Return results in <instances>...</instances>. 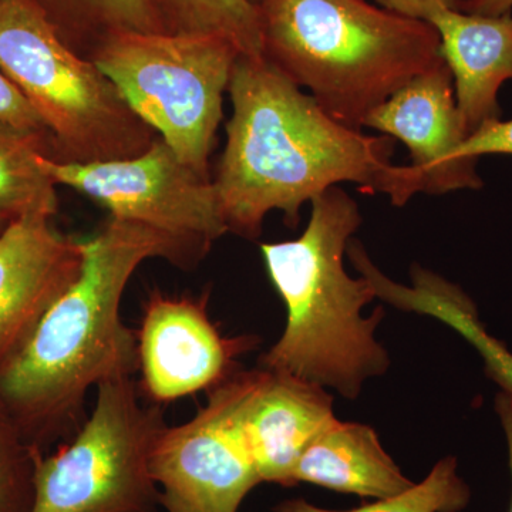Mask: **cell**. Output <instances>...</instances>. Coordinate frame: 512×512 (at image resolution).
<instances>
[{
  "label": "cell",
  "instance_id": "f1b7e54d",
  "mask_svg": "<svg viewBox=\"0 0 512 512\" xmlns=\"http://www.w3.org/2000/svg\"><path fill=\"white\" fill-rule=\"evenodd\" d=\"M252 3H255L256 6L259 5V3L262 2V0H251Z\"/></svg>",
  "mask_w": 512,
  "mask_h": 512
},
{
  "label": "cell",
  "instance_id": "e0dca14e",
  "mask_svg": "<svg viewBox=\"0 0 512 512\" xmlns=\"http://www.w3.org/2000/svg\"><path fill=\"white\" fill-rule=\"evenodd\" d=\"M409 308L440 320L463 336L483 359L488 379L512 399V352L487 332L476 302L460 286L439 274L424 276L410 292Z\"/></svg>",
  "mask_w": 512,
  "mask_h": 512
},
{
  "label": "cell",
  "instance_id": "83f0119b",
  "mask_svg": "<svg viewBox=\"0 0 512 512\" xmlns=\"http://www.w3.org/2000/svg\"><path fill=\"white\" fill-rule=\"evenodd\" d=\"M9 222V218H6L5 215H3L2 212H0V234H2L3 229L8 227Z\"/></svg>",
  "mask_w": 512,
  "mask_h": 512
},
{
  "label": "cell",
  "instance_id": "ac0fdd59",
  "mask_svg": "<svg viewBox=\"0 0 512 512\" xmlns=\"http://www.w3.org/2000/svg\"><path fill=\"white\" fill-rule=\"evenodd\" d=\"M67 45L89 57L109 33L165 32L154 0H36Z\"/></svg>",
  "mask_w": 512,
  "mask_h": 512
},
{
  "label": "cell",
  "instance_id": "5b68a950",
  "mask_svg": "<svg viewBox=\"0 0 512 512\" xmlns=\"http://www.w3.org/2000/svg\"><path fill=\"white\" fill-rule=\"evenodd\" d=\"M0 69L45 123L52 160H126L158 137L109 76L67 45L36 0H0Z\"/></svg>",
  "mask_w": 512,
  "mask_h": 512
},
{
  "label": "cell",
  "instance_id": "d6986e66",
  "mask_svg": "<svg viewBox=\"0 0 512 512\" xmlns=\"http://www.w3.org/2000/svg\"><path fill=\"white\" fill-rule=\"evenodd\" d=\"M165 32L217 35L242 56L262 57L261 19L251 0H154Z\"/></svg>",
  "mask_w": 512,
  "mask_h": 512
},
{
  "label": "cell",
  "instance_id": "d4e9b609",
  "mask_svg": "<svg viewBox=\"0 0 512 512\" xmlns=\"http://www.w3.org/2000/svg\"><path fill=\"white\" fill-rule=\"evenodd\" d=\"M460 10L480 16L510 15L512 0H461Z\"/></svg>",
  "mask_w": 512,
  "mask_h": 512
},
{
  "label": "cell",
  "instance_id": "277c9868",
  "mask_svg": "<svg viewBox=\"0 0 512 512\" xmlns=\"http://www.w3.org/2000/svg\"><path fill=\"white\" fill-rule=\"evenodd\" d=\"M258 10L262 56L330 117L357 130L443 59L430 22L367 0H262Z\"/></svg>",
  "mask_w": 512,
  "mask_h": 512
},
{
  "label": "cell",
  "instance_id": "52a82bcc",
  "mask_svg": "<svg viewBox=\"0 0 512 512\" xmlns=\"http://www.w3.org/2000/svg\"><path fill=\"white\" fill-rule=\"evenodd\" d=\"M165 427L133 377L101 383L77 433L37 456L32 512H158L163 491L151 460Z\"/></svg>",
  "mask_w": 512,
  "mask_h": 512
},
{
  "label": "cell",
  "instance_id": "30bf717a",
  "mask_svg": "<svg viewBox=\"0 0 512 512\" xmlns=\"http://www.w3.org/2000/svg\"><path fill=\"white\" fill-rule=\"evenodd\" d=\"M137 342L143 392L154 402L170 403L220 386L238 372V357L258 340L222 336L208 315L207 295L190 298L156 289L144 303Z\"/></svg>",
  "mask_w": 512,
  "mask_h": 512
},
{
  "label": "cell",
  "instance_id": "484cf974",
  "mask_svg": "<svg viewBox=\"0 0 512 512\" xmlns=\"http://www.w3.org/2000/svg\"><path fill=\"white\" fill-rule=\"evenodd\" d=\"M494 409L497 413L498 420H500L501 427H503L505 441H507L508 450V463H510V471L512 478V399L507 394L500 392L497 393L494 400ZM512 512V497L511 507Z\"/></svg>",
  "mask_w": 512,
  "mask_h": 512
},
{
  "label": "cell",
  "instance_id": "603a6c76",
  "mask_svg": "<svg viewBox=\"0 0 512 512\" xmlns=\"http://www.w3.org/2000/svg\"><path fill=\"white\" fill-rule=\"evenodd\" d=\"M485 154H511L512 120L488 121L468 136L460 148V156L478 160Z\"/></svg>",
  "mask_w": 512,
  "mask_h": 512
},
{
  "label": "cell",
  "instance_id": "9c48e42d",
  "mask_svg": "<svg viewBox=\"0 0 512 512\" xmlns=\"http://www.w3.org/2000/svg\"><path fill=\"white\" fill-rule=\"evenodd\" d=\"M229 379L208 392L207 404L194 419L165 427L151 460L163 490L202 512H238L262 483L235 414Z\"/></svg>",
  "mask_w": 512,
  "mask_h": 512
},
{
  "label": "cell",
  "instance_id": "cb8c5ba5",
  "mask_svg": "<svg viewBox=\"0 0 512 512\" xmlns=\"http://www.w3.org/2000/svg\"><path fill=\"white\" fill-rule=\"evenodd\" d=\"M377 5L407 18L430 22L437 13L460 8L461 0H375Z\"/></svg>",
  "mask_w": 512,
  "mask_h": 512
},
{
  "label": "cell",
  "instance_id": "7a4b0ae2",
  "mask_svg": "<svg viewBox=\"0 0 512 512\" xmlns=\"http://www.w3.org/2000/svg\"><path fill=\"white\" fill-rule=\"evenodd\" d=\"M83 242L82 274L0 370V396L43 453L82 427L90 389L137 372V333L121 319L120 306L138 266L153 258L195 266L174 239L113 217Z\"/></svg>",
  "mask_w": 512,
  "mask_h": 512
},
{
  "label": "cell",
  "instance_id": "2e32d148",
  "mask_svg": "<svg viewBox=\"0 0 512 512\" xmlns=\"http://www.w3.org/2000/svg\"><path fill=\"white\" fill-rule=\"evenodd\" d=\"M53 157L52 138L0 123V212L10 221L25 215L55 217L59 197L39 157Z\"/></svg>",
  "mask_w": 512,
  "mask_h": 512
},
{
  "label": "cell",
  "instance_id": "ba28073f",
  "mask_svg": "<svg viewBox=\"0 0 512 512\" xmlns=\"http://www.w3.org/2000/svg\"><path fill=\"white\" fill-rule=\"evenodd\" d=\"M39 164L53 183L99 202L111 217L174 239L195 265L228 234L214 181L185 164L161 137L126 160L76 164L40 156Z\"/></svg>",
  "mask_w": 512,
  "mask_h": 512
},
{
  "label": "cell",
  "instance_id": "8fae6325",
  "mask_svg": "<svg viewBox=\"0 0 512 512\" xmlns=\"http://www.w3.org/2000/svg\"><path fill=\"white\" fill-rule=\"evenodd\" d=\"M363 127L402 141L424 178L426 194L478 190V160L460 156L470 136L443 59L417 74L367 116Z\"/></svg>",
  "mask_w": 512,
  "mask_h": 512
},
{
  "label": "cell",
  "instance_id": "3957f363",
  "mask_svg": "<svg viewBox=\"0 0 512 512\" xmlns=\"http://www.w3.org/2000/svg\"><path fill=\"white\" fill-rule=\"evenodd\" d=\"M311 204L301 237L261 245L266 271L285 303L286 325L258 366L356 400L367 380L390 367L389 353L376 339L384 309L362 315L375 292L366 278L345 269L349 241L362 224L356 201L332 187Z\"/></svg>",
  "mask_w": 512,
  "mask_h": 512
},
{
  "label": "cell",
  "instance_id": "4fadbf2b",
  "mask_svg": "<svg viewBox=\"0 0 512 512\" xmlns=\"http://www.w3.org/2000/svg\"><path fill=\"white\" fill-rule=\"evenodd\" d=\"M235 414L262 483L292 487L296 464L336 420L325 387L256 367L231 376Z\"/></svg>",
  "mask_w": 512,
  "mask_h": 512
},
{
  "label": "cell",
  "instance_id": "5bb4252c",
  "mask_svg": "<svg viewBox=\"0 0 512 512\" xmlns=\"http://www.w3.org/2000/svg\"><path fill=\"white\" fill-rule=\"evenodd\" d=\"M453 76L458 110L468 131L501 119L498 92L512 80V16L471 15L446 9L430 20Z\"/></svg>",
  "mask_w": 512,
  "mask_h": 512
},
{
  "label": "cell",
  "instance_id": "ffe728a7",
  "mask_svg": "<svg viewBox=\"0 0 512 512\" xmlns=\"http://www.w3.org/2000/svg\"><path fill=\"white\" fill-rule=\"evenodd\" d=\"M471 501V490L458 474V461L447 456L437 461L429 476L402 494L376 500L350 511L326 510L303 500L282 501L274 512H461Z\"/></svg>",
  "mask_w": 512,
  "mask_h": 512
},
{
  "label": "cell",
  "instance_id": "8992f818",
  "mask_svg": "<svg viewBox=\"0 0 512 512\" xmlns=\"http://www.w3.org/2000/svg\"><path fill=\"white\" fill-rule=\"evenodd\" d=\"M239 56L222 36L119 30L104 36L89 59L185 164L211 178L224 94Z\"/></svg>",
  "mask_w": 512,
  "mask_h": 512
},
{
  "label": "cell",
  "instance_id": "4316f807",
  "mask_svg": "<svg viewBox=\"0 0 512 512\" xmlns=\"http://www.w3.org/2000/svg\"><path fill=\"white\" fill-rule=\"evenodd\" d=\"M161 505L167 512H202L200 508L195 507L190 501L185 500L181 495L173 491L163 490L161 494Z\"/></svg>",
  "mask_w": 512,
  "mask_h": 512
},
{
  "label": "cell",
  "instance_id": "6da1fadb",
  "mask_svg": "<svg viewBox=\"0 0 512 512\" xmlns=\"http://www.w3.org/2000/svg\"><path fill=\"white\" fill-rule=\"evenodd\" d=\"M232 116L214 185L228 232L255 239L266 215L298 227L306 202L340 183L403 207L424 192L413 165L393 164L396 140L330 117L264 56H239L229 79Z\"/></svg>",
  "mask_w": 512,
  "mask_h": 512
},
{
  "label": "cell",
  "instance_id": "7402d4cb",
  "mask_svg": "<svg viewBox=\"0 0 512 512\" xmlns=\"http://www.w3.org/2000/svg\"><path fill=\"white\" fill-rule=\"evenodd\" d=\"M0 123L32 133L49 134L32 104L8 74L0 69ZM52 138V137H50Z\"/></svg>",
  "mask_w": 512,
  "mask_h": 512
},
{
  "label": "cell",
  "instance_id": "9a60e30c",
  "mask_svg": "<svg viewBox=\"0 0 512 512\" xmlns=\"http://www.w3.org/2000/svg\"><path fill=\"white\" fill-rule=\"evenodd\" d=\"M293 481L375 500L402 494L416 484L386 453L372 427L338 419L303 451Z\"/></svg>",
  "mask_w": 512,
  "mask_h": 512
},
{
  "label": "cell",
  "instance_id": "7c38bea8",
  "mask_svg": "<svg viewBox=\"0 0 512 512\" xmlns=\"http://www.w3.org/2000/svg\"><path fill=\"white\" fill-rule=\"evenodd\" d=\"M52 220L25 215L0 234V370L82 274L83 239L60 234Z\"/></svg>",
  "mask_w": 512,
  "mask_h": 512
},
{
  "label": "cell",
  "instance_id": "44dd1931",
  "mask_svg": "<svg viewBox=\"0 0 512 512\" xmlns=\"http://www.w3.org/2000/svg\"><path fill=\"white\" fill-rule=\"evenodd\" d=\"M39 453L0 396V512H32Z\"/></svg>",
  "mask_w": 512,
  "mask_h": 512
}]
</instances>
